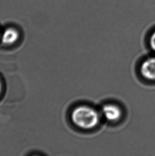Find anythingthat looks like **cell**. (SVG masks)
Instances as JSON below:
<instances>
[{
  "mask_svg": "<svg viewBox=\"0 0 155 156\" xmlns=\"http://www.w3.org/2000/svg\"><path fill=\"white\" fill-rule=\"evenodd\" d=\"M19 33L14 28L9 27L4 30L2 33L1 38L3 44L12 45L15 44L19 38Z\"/></svg>",
  "mask_w": 155,
  "mask_h": 156,
  "instance_id": "cell-4",
  "label": "cell"
},
{
  "mask_svg": "<svg viewBox=\"0 0 155 156\" xmlns=\"http://www.w3.org/2000/svg\"><path fill=\"white\" fill-rule=\"evenodd\" d=\"M103 117L110 122H116L120 119L122 112L121 108L115 104H107L103 105L101 109Z\"/></svg>",
  "mask_w": 155,
  "mask_h": 156,
  "instance_id": "cell-2",
  "label": "cell"
},
{
  "mask_svg": "<svg viewBox=\"0 0 155 156\" xmlns=\"http://www.w3.org/2000/svg\"><path fill=\"white\" fill-rule=\"evenodd\" d=\"M2 91H3V83L1 78L0 77V96L2 94Z\"/></svg>",
  "mask_w": 155,
  "mask_h": 156,
  "instance_id": "cell-6",
  "label": "cell"
},
{
  "mask_svg": "<svg viewBox=\"0 0 155 156\" xmlns=\"http://www.w3.org/2000/svg\"><path fill=\"white\" fill-rule=\"evenodd\" d=\"M140 70L143 78L155 80V57H149L143 61Z\"/></svg>",
  "mask_w": 155,
  "mask_h": 156,
  "instance_id": "cell-3",
  "label": "cell"
},
{
  "mask_svg": "<svg viewBox=\"0 0 155 156\" xmlns=\"http://www.w3.org/2000/svg\"><path fill=\"white\" fill-rule=\"evenodd\" d=\"M149 44L152 50L155 52V31L152 33L150 37Z\"/></svg>",
  "mask_w": 155,
  "mask_h": 156,
  "instance_id": "cell-5",
  "label": "cell"
},
{
  "mask_svg": "<svg viewBox=\"0 0 155 156\" xmlns=\"http://www.w3.org/2000/svg\"><path fill=\"white\" fill-rule=\"evenodd\" d=\"M74 124L79 129L89 130L97 126L100 121V114L94 108L81 105L75 108L71 114Z\"/></svg>",
  "mask_w": 155,
  "mask_h": 156,
  "instance_id": "cell-1",
  "label": "cell"
}]
</instances>
